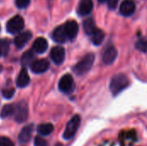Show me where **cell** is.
<instances>
[{"mask_svg": "<svg viewBox=\"0 0 147 146\" xmlns=\"http://www.w3.org/2000/svg\"><path fill=\"white\" fill-rule=\"evenodd\" d=\"M96 28H97L96 27V23H95V22H94V20L92 18H89V19H86L84 21V32L86 33V34L91 35Z\"/></svg>", "mask_w": 147, "mask_h": 146, "instance_id": "obj_20", "label": "cell"}, {"mask_svg": "<svg viewBox=\"0 0 147 146\" xmlns=\"http://www.w3.org/2000/svg\"><path fill=\"white\" fill-rule=\"evenodd\" d=\"M15 112V106L11 104H7L3 106V108L1 110V117L2 118H7L14 114Z\"/></svg>", "mask_w": 147, "mask_h": 146, "instance_id": "obj_21", "label": "cell"}, {"mask_svg": "<svg viewBox=\"0 0 147 146\" xmlns=\"http://www.w3.org/2000/svg\"><path fill=\"white\" fill-rule=\"evenodd\" d=\"M64 27L68 36V39H74L77 36L78 33V25L76 21H68Z\"/></svg>", "mask_w": 147, "mask_h": 146, "instance_id": "obj_14", "label": "cell"}, {"mask_svg": "<svg viewBox=\"0 0 147 146\" xmlns=\"http://www.w3.org/2000/svg\"><path fill=\"white\" fill-rule=\"evenodd\" d=\"M29 83V77L26 68H22L16 78V85L20 88L26 87Z\"/></svg>", "mask_w": 147, "mask_h": 146, "instance_id": "obj_17", "label": "cell"}, {"mask_svg": "<svg viewBox=\"0 0 147 146\" xmlns=\"http://www.w3.org/2000/svg\"><path fill=\"white\" fill-rule=\"evenodd\" d=\"M129 84L127 77L124 74H118L115 76L110 82V90L114 96L118 95Z\"/></svg>", "mask_w": 147, "mask_h": 146, "instance_id": "obj_1", "label": "cell"}, {"mask_svg": "<svg viewBox=\"0 0 147 146\" xmlns=\"http://www.w3.org/2000/svg\"><path fill=\"white\" fill-rule=\"evenodd\" d=\"M30 68L34 73L40 74L47 71L49 68V62L47 59H38L30 65Z\"/></svg>", "mask_w": 147, "mask_h": 146, "instance_id": "obj_8", "label": "cell"}, {"mask_svg": "<svg viewBox=\"0 0 147 146\" xmlns=\"http://www.w3.org/2000/svg\"><path fill=\"white\" fill-rule=\"evenodd\" d=\"M98 1H99L100 3H104V2H106L107 0H98Z\"/></svg>", "mask_w": 147, "mask_h": 146, "instance_id": "obj_30", "label": "cell"}, {"mask_svg": "<svg viewBox=\"0 0 147 146\" xmlns=\"http://www.w3.org/2000/svg\"><path fill=\"white\" fill-rule=\"evenodd\" d=\"M1 69H2V67H1V66H0V71H1Z\"/></svg>", "mask_w": 147, "mask_h": 146, "instance_id": "obj_33", "label": "cell"}, {"mask_svg": "<svg viewBox=\"0 0 147 146\" xmlns=\"http://www.w3.org/2000/svg\"><path fill=\"white\" fill-rule=\"evenodd\" d=\"M55 146H62V145H60V144H57Z\"/></svg>", "mask_w": 147, "mask_h": 146, "instance_id": "obj_31", "label": "cell"}, {"mask_svg": "<svg viewBox=\"0 0 147 146\" xmlns=\"http://www.w3.org/2000/svg\"><path fill=\"white\" fill-rule=\"evenodd\" d=\"M93 5L92 0H80L78 7V13L80 15H87L92 11Z\"/></svg>", "mask_w": 147, "mask_h": 146, "instance_id": "obj_11", "label": "cell"}, {"mask_svg": "<svg viewBox=\"0 0 147 146\" xmlns=\"http://www.w3.org/2000/svg\"><path fill=\"white\" fill-rule=\"evenodd\" d=\"M80 121H81V119H80V116L76 114L74 115L70 120L69 122L67 123L66 125V127L65 129V132H64V134H63V138L66 140L68 139H71V138L74 137L75 133H77L79 126H80Z\"/></svg>", "mask_w": 147, "mask_h": 146, "instance_id": "obj_3", "label": "cell"}, {"mask_svg": "<svg viewBox=\"0 0 147 146\" xmlns=\"http://www.w3.org/2000/svg\"><path fill=\"white\" fill-rule=\"evenodd\" d=\"M0 146H15V145L9 138L0 137Z\"/></svg>", "mask_w": 147, "mask_h": 146, "instance_id": "obj_27", "label": "cell"}, {"mask_svg": "<svg viewBox=\"0 0 147 146\" xmlns=\"http://www.w3.org/2000/svg\"><path fill=\"white\" fill-rule=\"evenodd\" d=\"M117 57V51L114 46L108 47L102 54V61L106 65H111Z\"/></svg>", "mask_w": 147, "mask_h": 146, "instance_id": "obj_15", "label": "cell"}, {"mask_svg": "<svg viewBox=\"0 0 147 146\" xmlns=\"http://www.w3.org/2000/svg\"><path fill=\"white\" fill-rule=\"evenodd\" d=\"M68 39L64 26L57 27L53 32V40L58 43H65Z\"/></svg>", "mask_w": 147, "mask_h": 146, "instance_id": "obj_13", "label": "cell"}, {"mask_svg": "<svg viewBox=\"0 0 147 146\" xmlns=\"http://www.w3.org/2000/svg\"><path fill=\"white\" fill-rule=\"evenodd\" d=\"M15 94V89L13 88H6L2 90V95L6 99H10Z\"/></svg>", "mask_w": 147, "mask_h": 146, "instance_id": "obj_25", "label": "cell"}, {"mask_svg": "<svg viewBox=\"0 0 147 146\" xmlns=\"http://www.w3.org/2000/svg\"><path fill=\"white\" fill-rule=\"evenodd\" d=\"M135 11V3L132 0H125L121 3L120 12L124 16H129Z\"/></svg>", "mask_w": 147, "mask_h": 146, "instance_id": "obj_10", "label": "cell"}, {"mask_svg": "<svg viewBox=\"0 0 147 146\" xmlns=\"http://www.w3.org/2000/svg\"><path fill=\"white\" fill-rule=\"evenodd\" d=\"M95 60V56L93 53L86 54L73 68L74 72L77 75H83L88 72L93 65Z\"/></svg>", "mask_w": 147, "mask_h": 146, "instance_id": "obj_2", "label": "cell"}, {"mask_svg": "<svg viewBox=\"0 0 147 146\" xmlns=\"http://www.w3.org/2000/svg\"><path fill=\"white\" fill-rule=\"evenodd\" d=\"M34 146H48V143L41 137L36 136L34 138Z\"/></svg>", "mask_w": 147, "mask_h": 146, "instance_id": "obj_26", "label": "cell"}, {"mask_svg": "<svg viewBox=\"0 0 147 146\" xmlns=\"http://www.w3.org/2000/svg\"><path fill=\"white\" fill-rule=\"evenodd\" d=\"M1 54H2V52H1V51H0V56H1Z\"/></svg>", "mask_w": 147, "mask_h": 146, "instance_id": "obj_32", "label": "cell"}, {"mask_svg": "<svg viewBox=\"0 0 147 146\" xmlns=\"http://www.w3.org/2000/svg\"><path fill=\"white\" fill-rule=\"evenodd\" d=\"M24 27V20L20 15H15L6 24L7 31L10 34H16L20 32Z\"/></svg>", "mask_w": 147, "mask_h": 146, "instance_id": "obj_5", "label": "cell"}, {"mask_svg": "<svg viewBox=\"0 0 147 146\" xmlns=\"http://www.w3.org/2000/svg\"><path fill=\"white\" fill-rule=\"evenodd\" d=\"M34 131V125L33 124H29L25 126L21 133H19L18 136V140L21 144H27L29 142V140L31 139L32 137V133Z\"/></svg>", "mask_w": 147, "mask_h": 146, "instance_id": "obj_9", "label": "cell"}, {"mask_svg": "<svg viewBox=\"0 0 147 146\" xmlns=\"http://www.w3.org/2000/svg\"><path fill=\"white\" fill-rule=\"evenodd\" d=\"M47 46H48V44H47V40L42 37H39L34 41L33 50L37 53H43L47 51Z\"/></svg>", "mask_w": 147, "mask_h": 146, "instance_id": "obj_16", "label": "cell"}, {"mask_svg": "<svg viewBox=\"0 0 147 146\" xmlns=\"http://www.w3.org/2000/svg\"><path fill=\"white\" fill-rule=\"evenodd\" d=\"M30 0H16V5L19 9H24L28 6Z\"/></svg>", "mask_w": 147, "mask_h": 146, "instance_id": "obj_28", "label": "cell"}, {"mask_svg": "<svg viewBox=\"0 0 147 146\" xmlns=\"http://www.w3.org/2000/svg\"><path fill=\"white\" fill-rule=\"evenodd\" d=\"M9 43L8 40L5 39H1L0 40V51L2 52V54H7L9 52Z\"/></svg>", "mask_w": 147, "mask_h": 146, "instance_id": "obj_23", "label": "cell"}, {"mask_svg": "<svg viewBox=\"0 0 147 146\" xmlns=\"http://www.w3.org/2000/svg\"><path fill=\"white\" fill-rule=\"evenodd\" d=\"M107 3L110 9H115L119 3V0H107Z\"/></svg>", "mask_w": 147, "mask_h": 146, "instance_id": "obj_29", "label": "cell"}, {"mask_svg": "<svg viewBox=\"0 0 147 146\" xmlns=\"http://www.w3.org/2000/svg\"><path fill=\"white\" fill-rule=\"evenodd\" d=\"M136 48L141 52H146L147 51V39H140L137 41L135 45Z\"/></svg>", "mask_w": 147, "mask_h": 146, "instance_id": "obj_24", "label": "cell"}, {"mask_svg": "<svg viewBox=\"0 0 147 146\" xmlns=\"http://www.w3.org/2000/svg\"><path fill=\"white\" fill-rule=\"evenodd\" d=\"M14 119L17 123H23L28 117V108L25 102H21L15 106Z\"/></svg>", "mask_w": 147, "mask_h": 146, "instance_id": "obj_4", "label": "cell"}, {"mask_svg": "<svg viewBox=\"0 0 147 146\" xmlns=\"http://www.w3.org/2000/svg\"><path fill=\"white\" fill-rule=\"evenodd\" d=\"M104 37H105V34H104V32L99 28H96L94 33L91 34V40H92V42L94 45L96 46H99L100 44H102V42L104 40Z\"/></svg>", "mask_w": 147, "mask_h": 146, "instance_id": "obj_19", "label": "cell"}, {"mask_svg": "<svg viewBox=\"0 0 147 146\" xmlns=\"http://www.w3.org/2000/svg\"><path fill=\"white\" fill-rule=\"evenodd\" d=\"M74 87H75L74 80L71 75L66 74V75H64L60 78L59 83V89L61 92L65 93V94L71 93L73 91Z\"/></svg>", "mask_w": 147, "mask_h": 146, "instance_id": "obj_6", "label": "cell"}, {"mask_svg": "<svg viewBox=\"0 0 147 146\" xmlns=\"http://www.w3.org/2000/svg\"><path fill=\"white\" fill-rule=\"evenodd\" d=\"M53 131V126L50 123L40 124L37 126V133L41 136H47Z\"/></svg>", "mask_w": 147, "mask_h": 146, "instance_id": "obj_18", "label": "cell"}, {"mask_svg": "<svg viewBox=\"0 0 147 146\" xmlns=\"http://www.w3.org/2000/svg\"><path fill=\"white\" fill-rule=\"evenodd\" d=\"M31 38H32V33L30 31H25L23 33H21L15 38L14 43L17 48H22L29 41Z\"/></svg>", "mask_w": 147, "mask_h": 146, "instance_id": "obj_12", "label": "cell"}, {"mask_svg": "<svg viewBox=\"0 0 147 146\" xmlns=\"http://www.w3.org/2000/svg\"><path fill=\"white\" fill-rule=\"evenodd\" d=\"M65 49L61 46H55L51 50L50 57L56 65L62 64L63 61L65 60Z\"/></svg>", "mask_w": 147, "mask_h": 146, "instance_id": "obj_7", "label": "cell"}, {"mask_svg": "<svg viewBox=\"0 0 147 146\" xmlns=\"http://www.w3.org/2000/svg\"><path fill=\"white\" fill-rule=\"evenodd\" d=\"M34 59V54L31 51H28L23 53L22 57V65H30Z\"/></svg>", "mask_w": 147, "mask_h": 146, "instance_id": "obj_22", "label": "cell"}]
</instances>
